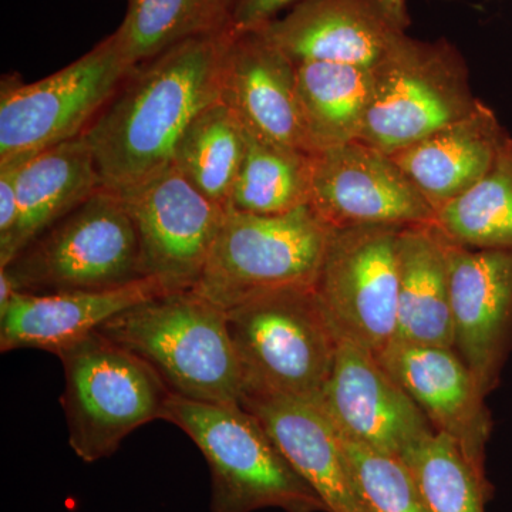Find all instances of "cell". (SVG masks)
I'll return each instance as SVG.
<instances>
[{"mask_svg": "<svg viewBox=\"0 0 512 512\" xmlns=\"http://www.w3.org/2000/svg\"><path fill=\"white\" fill-rule=\"evenodd\" d=\"M164 420L180 427L207 461L210 512H329L264 424L241 403L194 402L173 394Z\"/></svg>", "mask_w": 512, "mask_h": 512, "instance_id": "3", "label": "cell"}, {"mask_svg": "<svg viewBox=\"0 0 512 512\" xmlns=\"http://www.w3.org/2000/svg\"><path fill=\"white\" fill-rule=\"evenodd\" d=\"M19 161L0 164V252L8 249L18 227L20 208L18 198Z\"/></svg>", "mask_w": 512, "mask_h": 512, "instance_id": "31", "label": "cell"}, {"mask_svg": "<svg viewBox=\"0 0 512 512\" xmlns=\"http://www.w3.org/2000/svg\"><path fill=\"white\" fill-rule=\"evenodd\" d=\"M413 471L429 512H485L494 494L446 434H431L402 457Z\"/></svg>", "mask_w": 512, "mask_h": 512, "instance_id": "28", "label": "cell"}, {"mask_svg": "<svg viewBox=\"0 0 512 512\" xmlns=\"http://www.w3.org/2000/svg\"><path fill=\"white\" fill-rule=\"evenodd\" d=\"M237 0H128L116 36L131 70L188 40L231 28Z\"/></svg>", "mask_w": 512, "mask_h": 512, "instance_id": "24", "label": "cell"}, {"mask_svg": "<svg viewBox=\"0 0 512 512\" xmlns=\"http://www.w3.org/2000/svg\"><path fill=\"white\" fill-rule=\"evenodd\" d=\"M244 153V127L220 100L192 121L178 144L174 165L202 194L227 208Z\"/></svg>", "mask_w": 512, "mask_h": 512, "instance_id": "27", "label": "cell"}, {"mask_svg": "<svg viewBox=\"0 0 512 512\" xmlns=\"http://www.w3.org/2000/svg\"><path fill=\"white\" fill-rule=\"evenodd\" d=\"M163 293L167 289L154 278L97 291L18 292L0 311V350L40 349L60 356L114 316Z\"/></svg>", "mask_w": 512, "mask_h": 512, "instance_id": "18", "label": "cell"}, {"mask_svg": "<svg viewBox=\"0 0 512 512\" xmlns=\"http://www.w3.org/2000/svg\"><path fill=\"white\" fill-rule=\"evenodd\" d=\"M399 342L454 349L447 241L436 225H407L399 235Z\"/></svg>", "mask_w": 512, "mask_h": 512, "instance_id": "22", "label": "cell"}, {"mask_svg": "<svg viewBox=\"0 0 512 512\" xmlns=\"http://www.w3.org/2000/svg\"><path fill=\"white\" fill-rule=\"evenodd\" d=\"M319 402L340 436L394 456L403 457L436 433L379 357L346 336L339 335Z\"/></svg>", "mask_w": 512, "mask_h": 512, "instance_id": "13", "label": "cell"}, {"mask_svg": "<svg viewBox=\"0 0 512 512\" xmlns=\"http://www.w3.org/2000/svg\"><path fill=\"white\" fill-rule=\"evenodd\" d=\"M377 357L434 430L454 440L478 476L488 478L485 453L493 423L487 397L456 350L393 340Z\"/></svg>", "mask_w": 512, "mask_h": 512, "instance_id": "16", "label": "cell"}, {"mask_svg": "<svg viewBox=\"0 0 512 512\" xmlns=\"http://www.w3.org/2000/svg\"><path fill=\"white\" fill-rule=\"evenodd\" d=\"M0 269L25 293L97 291L147 278L134 222L119 192L106 187Z\"/></svg>", "mask_w": 512, "mask_h": 512, "instance_id": "7", "label": "cell"}, {"mask_svg": "<svg viewBox=\"0 0 512 512\" xmlns=\"http://www.w3.org/2000/svg\"><path fill=\"white\" fill-rule=\"evenodd\" d=\"M59 357L69 443L84 463L113 456L138 427L164 420L174 393L153 367L99 330Z\"/></svg>", "mask_w": 512, "mask_h": 512, "instance_id": "5", "label": "cell"}, {"mask_svg": "<svg viewBox=\"0 0 512 512\" xmlns=\"http://www.w3.org/2000/svg\"><path fill=\"white\" fill-rule=\"evenodd\" d=\"M410 23L407 0H303L256 30L295 64L372 67Z\"/></svg>", "mask_w": 512, "mask_h": 512, "instance_id": "14", "label": "cell"}, {"mask_svg": "<svg viewBox=\"0 0 512 512\" xmlns=\"http://www.w3.org/2000/svg\"><path fill=\"white\" fill-rule=\"evenodd\" d=\"M332 229L311 205L281 215L227 210L192 289L227 312L262 293L315 286Z\"/></svg>", "mask_w": 512, "mask_h": 512, "instance_id": "6", "label": "cell"}, {"mask_svg": "<svg viewBox=\"0 0 512 512\" xmlns=\"http://www.w3.org/2000/svg\"><path fill=\"white\" fill-rule=\"evenodd\" d=\"M130 72L116 36L110 35L37 82L5 77L0 86V164L82 137Z\"/></svg>", "mask_w": 512, "mask_h": 512, "instance_id": "9", "label": "cell"}, {"mask_svg": "<svg viewBox=\"0 0 512 512\" xmlns=\"http://www.w3.org/2000/svg\"><path fill=\"white\" fill-rule=\"evenodd\" d=\"M221 101L254 136L315 154L296 90V64L259 30L231 33L222 57Z\"/></svg>", "mask_w": 512, "mask_h": 512, "instance_id": "17", "label": "cell"}, {"mask_svg": "<svg viewBox=\"0 0 512 512\" xmlns=\"http://www.w3.org/2000/svg\"><path fill=\"white\" fill-rule=\"evenodd\" d=\"M303 0H237L231 20L232 35L261 29Z\"/></svg>", "mask_w": 512, "mask_h": 512, "instance_id": "30", "label": "cell"}, {"mask_svg": "<svg viewBox=\"0 0 512 512\" xmlns=\"http://www.w3.org/2000/svg\"><path fill=\"white\" fill-rule=\"evenodd\" d=\"M507 134L480 100L468 116L390 156L437 212L490 173Z\"/></svg>", "mask_w": 512, "mask_h": 512, "instance_id": "20", "label": "cell"}, {"mask_svg": "<svg viewBox=\"0 0 512 512\" xmlns=\"http://www.w3.org/2000/svg\"><path fill=\"white\" fill-rule=\"evenodd\" d=\"M340 439L367 512H429L416 477L402 457Z\"/></svg>", "mask_w": 512, "mask_h": 512, "instance_id": "29", "label": "cell"}, {"mask_svg": "<svg viewBox=\"0 0 512 512\" xmlns=\"http://www.w3.org/2000/svg\"><path fill=\"white\" fill-rule=\"evenodd\" d=\"M241 404L264 424L329 512H367L342 439L319 397L244 396Z\"/></svg>", "mask_w": 512, "mask_h": 512, "instance_id": "19", "label": "cell"}, {"mask_svg": "<svg viewBox=\"0 0 512 512\" xmlns=\"http://www.w3.org/2000/svg\"><path fill=\"white\" fill-rule=\"evenodd\" d=\"M229 37L188 40L127 74L83 134L104 187L119 191L174 164L192 121L221 100Z\"/></svg>", "mask_w": 512, "mask_h": 512, "instance_id": "1", "label": "cell"}, {"mask_svg": "<svg viewBox=\"0 0 512 512\" xmlns=\"http://www.w3.org/2000/svg\"><path fill=\"white\" fill-rule=\"evenodd\" d=\"M446 241L454 350L487 397L512 349V248L471 249Z\"/></svg>", "mask_w": 512, "mask_h": 512, "instance_id": "15", "label": "cell"}, {"mask_svg": "<svg viewBox=\"0 0 512 512\" xmlns=\"http://www.w3.org/2000/svg\"><path fill=\"white\" fill-rule=\"evenodd\" d=\"M19 222L0 268L64 215L104 187L93 151L84 137L74 138L19 161Z\"/></svg>", "mask_w": 512, "mask_h": 512, "instance_id": "21", "label": "cell"}, {"mask_svg": "<svg viewBox=\"0 0 512 512\" xmlns=\"http://www.w3.org/2000/svg\"><path fill=\"white\" fill-rule=\"evenodd\" d=\"M244 396L320 397L339 333L315 286L262 293L227 311Z\"/></svg>", "mask_w": 512, "mask_h": 512, "instance_id": "4", "label": "cell"}, {"mask_svg": "<svg viewBox=\"0 0 512 512\" xmlns=\"http://www.w3.org/2000/svg\"><path fill=\"white\" fill-rule=\"evenodd\" d=\"M407 225L333 228L315 291L339 335L380 355L396 339L400 231Z\"/></svg>", "mask_w": 512, "mask_h": 512, "instance_id": "10", "label": "cell"}, {"mask_svg": "<svg viewBox=\"0 0 512 512\" xmlns=\"http://www.w3.org/2000/svg\"><path fill=\"white\" fill-rule=\"evenodd\" d=\"M309 205L332 228L431 225L437 214L390 154L359 140L313 154Z\"/></svg>", "mask_w": 512, "mask_h": 512, "instance_id": "12", "label": "cell"}, {"mask_svg": "<svg viewBox=\"0 0 512 512\" xmlns=\"http://www.w3.org/2000/svg\"><path fill=\"white\" fill-rule=\"evenodd\" d=\"M99 332L141 357L177 396L241 403L244 384L227 312L194 289L140 303L104 323Z\"/></svg>", "mask_w": 512, "mask_h": 512, "instance_id": "2", "label": "cell"}, {"mask_svg": "<svg viewBox=\"0 0 512 512\" xmlns=\"http://www.w3.org/2000/svg\"><path fill=\"white\" fill-rule=\"evenodd\" d=\"M116 192L136 227L144 275L168 292L194 288L227 208L202 194L174 164Z\"/></svg>", "mask_w": 512, "mask_h": 512, "instance_id": "11", "label": "cell"}, {"mask_svg": "<svg viewBox=\"0 0 512 512\" xmlns=\"http://www.w3.org/2000/svg\"><path fill=\"white\" fill-rule=\"evenodd\" d=\"M434 225L471 249L512 248V137L505 136L490 173L436 214Z\"/></svg>", "mask_w": 512, "mask_h": 512, "instance_id": "26", "label": "cell"}, {"mask_svg": "<svg viewBox=\"0 0 512 512\" xmlns=\"http://www.w3.org/2000/svg\"><path fill=\"white\" fill-rule=\"evenodd\" d=\"M373 92L359 141L384 153L416 143L476 110L466 60L446 39L403 35L372 66Z\"/></svg>", "mask_w": 512, "mask_h": 512, "instance_id": "8", "label": "cell"}, {"mask_svg": "<svg viewBox=\"0 0 512 512\" xmlns=\"http://www.w3.org/2000/svg\"><path fill=\"white\" fill-rule=\"evenodd\" d=\"M296 90L315 154L359 140L372 99V67L299 63Z\"/></svg>", "mask_w": 512, "mask_h": 512, "instance_id": "23", "label": "cell"}, {"mask_svg": "<svg viewBox=\"0 0 512 512\" xmlns=\"http://www.w3.org/2000/svg\"><path fill=\"white\" fill-rule=\"evenodd\" d=\"M245 130V128H244ZM313 154L266 141L245 130V153L227 210L288 214L311 204Z\"/></svg>", "mask_w": 512, "mask_h": 512, "instance_id": "25", "label": "cell"}]
</instances>
